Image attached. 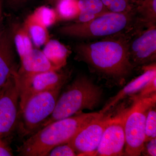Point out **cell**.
I'll list each match as a JSON object with an SVG mask.
<instances>
[{
    "label": "cell",
    "mask_w": 156,
    "mask_h": 156,
    "mask_svg": "<svg viewBox=\"0 0 156 156\" xmlns=\"http://www.w3.org/2000/svg\"><path fill=\"white\" fill-rule=\"evenodd\" d=\"M129 40L125 34L107 37L76 46V58L104 76L123 82L134 66L130 60Z\"/></svg>",
    "instance_id": "obj_1"
},
{
    "label": "cell",
    "mask_w": 156,
    "mask_h": 156,
    "mask_svg": "<svg viewBox=\"0 0 156 156\" xmlns=\"http://www.w3.org/2000/svg\"><path fill=\"white\" fill-rule=\"evenodd\" d=\"M101 114L82 112L53 122L27 137L16 151L19 156H47L52 148L69 142L84 126Z\"/></svg>",
    "instance_id": "obj_2"
},
{
    "label": "cell",
    "mask_w": 156,
    "mask_h": 156,
    "mask_svg": "<svg viewBox=\"0 0 156 156\" xmlns=\"http://www.w3.org/2000/svg\"><path fill=\"white\" fill-rule=\"evenodd\" d=\"M102 90L87 76H78L58 96L55 108L41 128L50 123L80 113L84 109L92 110L101 100Z\"/></svg>",
    "instance_id": "obj_3"
},
{
    "label": "cell",
    "mask_w": 156,
    "mask_h": 156,
    "mask_svg": "<svg viewBox=\"0 0 156 156\" xmlns=\"http://www.w3.org/2000/svg\"><path fill=\"white\" fill-rule=\"evenodd\" d=\"M135 11L124 13L107 12L88 22H75L61 27L58 32L66 36L91 39L124 34L134 25L141 22L136 18Z\"/></svg>",
    "instance_id": "obj_4"
},
{
    "label": "cell",
    "mask_w": 156,
    "mask_h": 156,
    "mask_svg": "<svg viewBox=\"0 0 156 156\" xmlns=\"http://www.w3.org/2000/svg\"><path fill=\"white\" fill-rule=\"evenodd\" d=\"M61 89L39 93L29 99L19 112L16 131L20 137H29L41 129L53 113Z\"/></svg>",
    "instance_id": "obj_5"
},
{
    "label": "cell",
    "mask_w": 156,
    "mask_h": 156,
    "mask_svg": "<svg viewBox=\"0 0 156 156\" xmlns=\"http://www.w3.org/2000/svg\"><path fill=\"white\" fill-rule=\"evenodd\" d=\"M126 110L125 119L126 155H140L145 143L146 119L149 110L156 102V93L149 97L134 100Z\"/></svg>",
    "instance_id": "obj_6"
},
{
    "label": "cell",
    "mask_w": 156,
    "mask_h": 156,
    "mask_svg": "<svg viewBox=\"0 0 156 156\" xmlns=\"http://www.w3.org/2000/svg\"><path fill=\"white\" fill-rule=\"evenodd\" d=\"M19 112L18 76L0 87V135L8 137L17 130Z\"/></svg>",
    "instance_id": "obj_7"
},
{
    "label": "cell",
    "mask_w": 156,
    "mask_h": 156,
    "mask_svg": "<svg viewBox=\"0 0 156 156\" xmlns=\"http://www.w3.org/2000/svg\"><path fill=\"white\" fill-rule=\"evenodd\" d=\"M50 70L39 73L30 77L18 80L19 112L29 99L34 95L62 88L69 77L68 73Z\"/></svg>",
    "instance_id": "obj_8"
},
{
    "label": "cell",
    "mask_w": 156,
    "mask_h": 156,
    "mask_svg": "<svg viewBox=\"0 0 156 156\" xmlns=\"http://www.w3.org/2000/svg\"><path fill=\"white\" fill-rule=\"evenodd\" d=\"M111 117L101 114L79 131L69 144L77 156H92L97 150L104 131Z\"/></svg>",
    "instance_id": "obj_9"
},
{
    "label": "cell",
    "mask_w": 156,
    "mask_h": 156,
    "mask_svg": "<svg viewBox=\"0 0 156 156\" xmlns=\"http://www.w3.org/2000/svg\"><path fill=\"white\" fill-rule=\"evenodd\" d=\"M126 110L111 117L104 131L97 150L92 156H117L124 154L126 144L125 119Z\"/></svg>",
    "instance_id": "obj_10"
},
{
    "label": "cell",
    "mask_w": 156,
    "mask_h": 156,
    "mask_svg": "<svg viewBox=\"0 0 156 156\" xmlns=\"http://www.w3.org/2000/svg\"><path fill=\"white\" fill-rule=\"evenodd\" d=\"M147 27L129 43V56L134 66L147 64L156 58V24Z\"/></svg>",
    "instance_id": "obj_11"
},
{
    "label": "cell",
    "mask_w": 156,
    "mask_h": 156,
    "mask_svg": "<svg viewBox=\"0 0 156 156\" xmlns=\"http://www.w3.org/2000/svg\"><path fill=\"white\" fill-rule=\"evenodd\" d=\"M18 69L13 49V31L2 32L0 35V87L11 78L18 76Z\"/></svg>",
    "instance_id": "obj_12"
},
{
    "label": "cell",
    "mask_w": 156,
    "mask_h": 156,
    "mask_svg": "<svg viewBox=\"0 0 156 156\" xmlns=\"http://www.w3.org/2000/svg\"><path fill=\"white\" fill-rule=\"evenodd\" d=\"M21 65L18 71V80H24L39 73L58 70L51 64L43 51L34 49L20 58Z\"/></svg>",
    "instance_id": "obj_13"
},
{
    "label": "cell",
    "mask_w": 156,
    "mask_h": 156,
    "mask_svg": "<svg viewBox=\"0 0 156 156\" xmlns=\"http://www.w3.org/2000/svg\"><path fill=\"white\" fill-rule=\"evenodd\" d=\"M144 67L143 73L132 80L123 89L120 90L116 95L110 98L102 109L99 112H100L106 114L127 96L137 93L151 78L156 75L155 64Z\"/></svg>",
    "instance_id": "obj_14"
},
{
    "label": "cell",
    "mask_w": 156,
    "mask_h": 156,
    "mask_svg": "<svg viewBox=\"0 0 156 156\" xmlns=\"http://www.w3.org/2000/svg\"><path fill=\"white\" fill-rule=\"evenodd\" d=\"M44 45L42 51L56 69L58 70L66 65L70 51L64 45L57 40L50 39Z\"/></svg>",
    "instance_id": "obj_15"
},
{
    "label": "cell",
    "mask_w": 156,
    "mask_h": 156,
    "mask_svg": "<svg viewBox=\"0 0 156 156\" xmlns=\"http://www.w3.org/2000/svg\"><path fill=\"white\" fill-rule=\"evenodd\" d=\"M23 26L27 30L34 45L37 48L45 45L50 39L48 27L33 13L26 19Z\"/></svg>",
    "instance_id": "obj_16"
},
{
    "label": "cell",
    "mask_w": 156,
    "mask_h": 156,
    "mask_svg": "<svg viewBox=\"0 0 156 156\" xmlns=\"http://www.w3.org/2000/svg\"><path fill=\"white\" fill-rule=\"evenodd\" d=\"M13 31L14 41L20 58L30 53L34 49L33 43L27 30L23 26Z\"/></svg>",
    "instance_id": "obj_17"
},
{
    "label": "cell",
    "mask_w": 156,
    "mask_h": 156,
    "mask_svg": "<svg viewBox=\"0 0 156 156\" xmlns=\"http://www.w3.org/2000/svg\"><path fill=\"white\" fill-rule=\"evenodd\" d=\"M56 11L58 18L65 20L77 18L80 13L78 0H60Z\"/></svg>",
    "instance_id": "obj_18"
},
{
    "label": "cell",
    "mask_w": 156,
    "mask_h": 156,
    "mask_svg": "<svg viewBox=\"0 0 156 156\" xmlns=\"http://www.w3.org/2000/svg\"><path fill=\"white\" fill-rule=\"evenodd\" d=\"M140 15V19L147 27L155 25L156 21V0H144L137 9Z\"/></svg>",
    "instance_id": "obj_19"
},
{
    "label": "cell",
    "mask_w": 156,
    "mask_h": 156,
    "mask_svg": "<svg viewBox=\"0 0 156 156\" xmlns=\"http://www.w3.org/2000/svg\"><path fill=\"white\" fill-rule=\"evenodd\" d=\"M78 6L80 13L95 17L109 12L101 0H79Z\"/></svg>",
    "instance_id": "obj_20"
},
{
    "label": "cell",
    "mask_w": 156,
    "mask_h": 156,
    "mask_svg": "<svg viewBox=\"0 0 156 156\" xmlns=\"http://www.w3.org/2000/svg\"><path fill=\"white\" fill-rule=\"evenodd\" d=\"M33 13L48 28L53 25L58 19L56 11L46 6L39 7Z\"/></svg>",
    "instance_id": "obj_21"
},
{
    "label": "cell",
    "mask_w": 156,
    "mask_h": 156,
    "mask_svg": "<svg viewBox=\"0 0 156 156\" xmlns=\"http://www.w3.org/2000/svg\"><path fill=\"white\" fill-rule=\"evenodd\" d=\"M156 105L151 107L148 112L145 122V142L156 138Z\"/></svg>",
    "instance_id": "obj_22"
},
{
    "label": "cell",
    "mask_w": 156,
    "mask_h": 156,
    "mask_svg": "<svg viewBox=\"0 0 156 156\" xmlns=\"http://www.w3.org/2000/svg\"><path fill=\"white\" fill-rule=\"evenodd\" d=\"M156 75L151 78L146 84L141 88L137 94L131 95L132 100H138L149 97L156 93Z\"/></svg>",
    "instance_id": "obj_23"
},
{
    "label": "cell",
    "mask_w": 156,
    "mask_h": 156,
    "mask_svg": "<svg viewBox=\"0 0 156 156\" xmlns=\"http://www.w3.org/2000/svg\"><path fill=\"white\" fill-rule=\"evenodd\" d=\"M77 156L76 152L69 143L59 144L52 148L47 156Z\"/></svg>",
    "instance_id": "obj_24"
},
{
    "label": "cell",
    "mask_w": 156,
    "mask_h": 156,
    "mask_svg": "<svg viewBox=\"0 0 156 156\" xmlns=\"http://www.w3.org/2000/svg\"><path fill=\"white\" fill-rule=\"evenodd\" d=\"M129 0H113L107 9L109 12L124 13L132 11Z\"/></svg>",
    "instance_id": "obj_25"
},
{
    "label": "cell",
    "mask_w": 156,
    "mask_h": 156,
    "mask_svg": "<svg viewBox=\"0 0 156 156\" xmlns=\"http://www.w3.org/2000/svg\"><path fill=\"white\" fill-rule=\"evenodd\" d=\"M144 143L143 152H145L147 156H156V138L151 140Z\"/></svg>",
    "instance_id": "obj_26"
},
{
    "label": "cell",
    "mask_w": 156,
    "mask_h": 156,
    "mask_svg": "<svg viewBox=\"0 0 156 156\" xmlns=\"http://www.w3.org/2000/svg\"><path fill=\"white\" fill-rule=\"evenodd\" d=\"M13 151L5 141L0 143V156H13Z\"/></svg>",
    "instance_id": "obj_27"
},
{
    "label": "cell",
    "mask_w": 156,
    "mask_h": 156,
    "mask_svg": "<svg viewBox=\"0 0 156 156\" xmlns=\"http://www.w3.org/2000/svg\"><path fill=\"white\" fill-rule=\"evenodd\" d=\"M26 1V0H9V2L11 6H16L25 2Z\"/></svg>",
    "instance_id": "obj_28"
},
{
    "label": "cell",
    "mask_w": 156,
    "mask_h": 156,
    "mask_svg": "<svg viewBox=\"0 0 156 156\" xmlns=\"http://www.w3.org/2000/svg\"><path fill=\"white\" fill-rule=\"evenodd\" d=\"M101 2H102V3H103L104 5L106 7L107 9V8L109 5L110 4H111V3L113 0H101Z\"/></svg>",
    "instance_id": "obj_29"
},
{
    "label": "cell",
    "mask_w": 156,
    "mask_h": 156,
    "mask_svg": "<svg viewBox=\"0 0 156 156\" xmlns=\"http://www.w3.org/2000/svg\"><path fill=\"white\" fill-rule=\"evenodd\" d=\"M2 138H3L2 137V136H1V135H0V143H1V142H2Z\"/></svg>",
    "instance_id": "obj_30"
},
{
    "label": "cell",
    "mask_w": 156,
    "mask_h": 156,
    "mask_svg": "<svg viewBox=\"0 0 156 156\" xmlns=\"http://www.w3.org/2000/svg\"><path fill=\"white\" fill-rule=\"evenodd\" d=\"M1 33H0V35H1Z\"/></svg>",
    "instance_id": "obj_31"
}]
</instances>
